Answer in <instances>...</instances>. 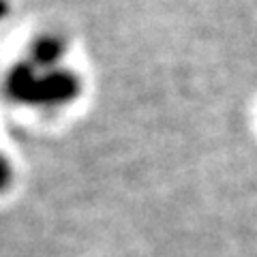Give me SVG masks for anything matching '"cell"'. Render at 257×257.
I'll return each mask as SVG.
<instances>
[{
    "instance_id": "2",
    "label": "cell",
    "mask_w": 257,
    "mask_h": 257,
    "mask_svg": "<svg viewBox=\"0 0 257 257\" xmlns=\"http://www.w3.org/2000/svg\"><path fill=\"white\" fill-rule=\"evenodd\" d=\"M11 178V170H9V165L5 163V159H0V189L5 187L7 182H9Z\"/></svg>"
},
{
    "instance_id": "1",
    "label": "cell",
    "mask_w": 257,
    "mask_h": 257,
    "mask_svg": "<svg viewBox=\"0 0 257 257\" xmlns=\"http://www.w3.org/2000/svg\"><path fill=\"white\" fill-rule=\"evenodd\" d=\"M7 88L13 99L30 101L35 105H54V103L73 99L79 90V84L71 73H52L47 77H39L30 67H20L11 73Z\"/></svg>"
},
{
    "instance_id": "3",
    "label": "cell",
    "mask_w": 257,
    "mask_h": 257,
    "mask_svg": "<svg viewBox=\"0 0 257 257\" xmlns=\"http://www.w3.org/2000/svg\"><path fill=\"white\" fill-rule=\"evenodd\" d=\"M7 11H9V5H7L5 0H0V20H3L5 15H7Z\"/></svg>"
}]
</instances>
